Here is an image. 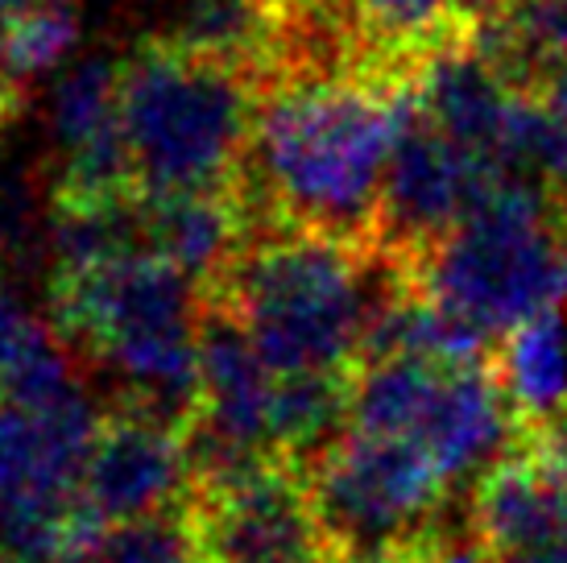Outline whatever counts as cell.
<instances>
[{
	"label": "cell",
	"instance_id": "obj_24",
	"mask_svg": "<svg viewBox=\"0 0 567 563\" xmlns=\"http://www.w3.org/2000/svg\"><path fill=\"white\" fill-rule=\"evenodd\" d=\"M328 563H406L402 551H336Z\"/></svg>",
	"mask_w": 567,
	"mask_h": 563
},
{
	"label": "cell",
	"instance_id": "obj_13",
	"mask_svg": "<svg viewBox=\"0 0 567 563\" xmlns=\"http://www.w3.org/2000/svg\"><path fill=\"white\" fill-rule=\"evenodd\" d=\"M410 88H414L419 112L443 137L493 166L497 141H502V129L518 92L481 59V50L468 38L431 50L414 71Z\"/></svg>",
	"mask_w": 567,
	"mask_h": 563
},
{
	"label": "cell",
	"instance_id": "obj_23",
	"mask_svg": "<svg viewBox=\"0 0 567 563\" xmlns=\"http://www.w3.org/2000/svg\"><path fill=\"white\" fill-rule=\"evenodd\" d=\"M50 4H63V0H0V21L13 25V21L38 13V9H50Z\"/></svg>",
	"mask_w": 567,
	"mask_h": 563
},
{
	"label": "cell",
	"instance_id": "obj_15",
	"mask_svg": "<svg viewBox=\"0 0 567 563\" xmlns=\"http://www.w3.org/2000/svg\"><path fill=\"white\" fill-rule=\"evenodd\" d=\"M352 4L369 50V66L378 75L414 79L431 50L464 38L452 21L447 0H352Z\"/></svg>",
	"mask_w": 567,
	"mask_h": 563
},
{
	"label": "cell",
	"instance_id": "obj_17",
	"mask_svg": "<svg viewBox=\"0 0 567 563\" xmlns=\"http://www.w3.org/2000/svg\"><path fill=\"white\" fill-rule=\"evenodd\" d=\"M80 38V0H63L38 13L21 17L9 25V42H4V75L17 88L25 79H38L63 63L71 47Z\"/></svg>",
	"mask_w": 567,
	"mask_h": 563
},
{
	"label": "cell",
	"instance_id": "obj_26",
	"mask_svg": "<svg viewBox=\"0 0 567 563\" xmlns=\"http://www.w3.org/2000/svg\"><path fill=\"white\" fill-rule=\"evenodd\" d=\"M564 212H567V195H564Z\"/></svg>",
	"mask_w": 567,
	"mask_h": 563
},
{
	"label": "cell",
	"instance_id": "obj_27",
	"mask_svg": "<svg viewBox=\"0 0 567 563\" xmlns=\"http://www.w3.org/2000/svg\"><path fill=\"white\" fill-rule=\"evenodd\" d=\"M0 563H4V560H0Z\"/></svg>",
	"mask_w": 567,
	"mask_h": 563
},
{
	"label": "cell",
	"instance_id": "obj_9",
	"mask_svg": "<svg viewBox=\"0 0 567 563\" xmlns=\"http://www.w3.org/2000/svg\"><path fill=\"white\" fill-rule=\"evenodd\" d=\"M497 187H502L497 171L443 137L419 112L414 88H410L406 121H402L394 157L385 171V191H381L373 253L390 257L406 278H414L426 257Z\"/></svg>",
	"mask_w": 567,
	"mask_h": 563
},
{
	"label": "cell",
	"instance_id": "obj_2",
	"mask_svg": "<svg viewBox=\"0 0 567 563\" xmlns=\"http://www.w3.org/2000/svg\"><path fill=\"white\" fill-rule=\"evenodd\" d=\"M402 278L373 249L261 228L204 298L237 319L274 373L357 377L373 315Z\"/></svg>",
	"mask_w": 567,
	"mask_h": 563
},
{
	"label": "cell",
	"instance_id": "obj_20",
	"mask_svg": "<svg viewBox=\"0 0 567 563\" xmlns=\"http://www.w3.org/2000/svg\"><path fill=\"white\" fill-rule=\"evenodd\" d=\"M47 324H38L17 298L0 295V390L9 386V377L21 360L30 357V348L47 336Z\"/></svg>",
	"mask_w": 567,
	"mask_h": 563
},
{
	"label": "cell",
	"instance_id": "obj_4",
	"mask_svg": "<svg viewBox=\"0 0 567 563\" xmlns=\"http://www.w3.org/2000/svg\"><path fill=\"white\" fill-rule=\"evenodd\" d=\"M261 88L245 71L150 38L125 59L121 109L145 195L237 187Z\"/></svg>",
	"mask_w": 567,
	"mask_h": 563
},
{
	"label": "cell",
	"instance_id": "obj_21",
	"mask_svg": "<svg viewBox=\"0 0 567 563\" xmlns=\"http://www.w3.org/2000/svg\"><path fill=\"white\" fill-rule=\"evenodd\" d=\"M447 9H452L456 30L468 38V33H476L481 25H488V21H502V17L514 9V0H447Z\"/></svg>",
	"mask_w": 567,
	"mask_h": 563
},
{
	"label": "cell",
	"instance_id": "obj_7",
	"mask_svg": "<svg viewBox=\"0 0 567 563\" xmlns=\"http://www.w3.org/2000/svg\"><path fill=\"white\" fill-rule=\"evenodd\" d=\"M311 477L319 522L336 551H398L440 522L452 485L406 439L344 431Z\"/></svg>",
	"mask_w": 567,
	"mask_h": 563
},
{
	"label": "cell",
	"instance_id": "obj_18",
	"mask_svg": "<svg viewBox=\"0 0 567 563\" xmlns=\"http://www.w3.org/2000/svg\"><path fill=\"white\" fill-rule=\"evenodd\" d=\"M59 563H195L183 514L95 534L92 543Z\"/></svg>",
	"mask_w": 567,
	"mask_h": 563
},
{
	"label": "cell",
	"instance_id": "obj_10",
	"mask_svg": "<svg viewBox=\"0 0 567 563\" xmlns=\"http://www.w3.org/2000/svg\"><path fill=\"white\" fill-rule=\"evenodd\" d=\"M190 498V460L183 431L142 410L104 414L83 469L80 501L95 531L183 514Z\"/></svg>",
	"mask_w": 567,
	"mask_h": 563
},
{
	"label": "cell",
	"instance_id": "obj_25",
	"mask_svg": "<svg viewBox=\"0 0 567 563\" xmlns=\"http://www.w3.org/2000/svg\"><path fill=\"white\" fill-rule=\"evenodd\" d=\"M4 42H9V25L0 21V79H9L4 75ZM9 83H13V79H9Z\"/></svg>",
	"mask_w": 567,
	"mask_h": 563
},
{
	"label": "cell",
	"instance_id": "obj_16",
	"mask_svg": "<svg viewBox=\"0 0 567 563\" xmlns=\"http://www.w3.org/2000/svg\"><path fill=\"white\" fill-rule=\"evenodd\" d=\"M497 178L502 187H522L551 195L564 204L567 195V116L538 100V95L518 92L509 121L497 141Z\"/></svg>",
	"mask_w": 567,
	"mask_h": 563
},
{
	"label": "cell",
	"instance_id": "obj_12",
	"mask_svg": "<svg viewBox=\"0 0 567 563\" xmlns=\"http://www.w3.org/2000/svg\"><path fill=\"white\" fill-rule=\"evenodd\" d=\"M145 253L178 269L204 295H212L249 245L252 219L237 187L183 191V195H145L142 191Z\"/></svg>",
	"mask_w": 567,
	"mask_h": 563
},
{
	"label": "cell",
	"instance_id": "obj_1",
	"mask_svg": "<svg viewBox=\"0 0 567 563\" xmlns=\"http://www.w3.org/2000/svg\"><path fill=\"white\" fill-rule=\"evenodd\" d=\"M410 83L364 71L266 88L237 178L252 233L286 228L373 249Z\"/></svg>",
	"mask_w": 567,
	"mask_h": 563
},
{
	"label": "cell",
	"instance_id": "obj_14",
	"mask_svg": "<svg viewBox=\"0 0 567 563\" xmlns=\"http://www.w3.org/2000/svg\"><path fill=\"white\" fill-rule=\"evenodd\" d=\"M497 373L526 422L567 414V315L555 307L509 331L497 348Z\"/></svg>",
	"mask_w": 567,
	"mask_h": 563
},
{
	"label": "cell",
	"instance_id": "obj_6",
	"mask_svg": "<svg viewBox=\"0 0 567 563\" xmlns=\"http://www.w3.org/2000/svg\"><path fill=\"white\" fill-rule=\"evenodd\" d=\"M526 427L497 360H369L352 377L348 431L423 448L452 493L481 485Z\"/></svg>",
	"mask_w": 567,
	"mask_h": 563
},
{
	"label": "cell",
	"instance_id": "obj_11",
	"mask_svg": "<svg viewBox=\"0 0 567 563\" xmlns=\"http://www.w3.org/2000/svg\"><path fill=\"white\" fill-rule=\"evenodd\" d=\"M125 59L92 54L54 79L47 129L54 150V204L112 199L137 191L121 109Z\"/></svg>",
	"mask_w": 567,
	"mask_h": 563
},
{
	"label": "cell",
	"instance_id": "obj_8",
	"mask_svg": "<svg viewBox=\"0 0 567 563\" xmlns=\"http://www.w3.org/2000/svg\"><path fill=\"white\" fill-rule=\"evenodd\" d=\"M195 563H328L311 477L290 460H261L190 489L183 505Z\"/></svg>",
	"mask_w": 567,
	"mask_h": 563
},
{
	"label": "cell",
	"instance_id": "obj_5",
	"mask_svg": "<svg viewBox=\"0 0 567 563\" xmlns=\"http://www.w3.org/2000/svg\"><path fill=\"white\" fill-rule=\"evenodd\" d=\"M410 282L485 345L502 348L509 331L567 298L564 204L497 187Z\"/></svg>",
	"mask_w": 567,
	"mask_h": 563
},
{
	"label": "cell",
	"instance_id": "obj_22",
	"mask_svg": "<svg viewBox=\"0 0 567 563\" xmlns=\"http://www.w3.org/2000/svg\"><path fill=\"white\" fill-rule=\"evenodd\" d=\"M538 100H547L559 116H567V66H559L555 75H547L543 83H538Z\"/></svg>",
	"mask_w": 567,
	"mask_h": 563
},
{
	"label": "cell",
	"instance_id": "obj_3",
	"mask_svg": "<svg viewBox=\"0 0 567 563\" xmlns=\"http://www.w3.org/2000/svg\"><path fill=\"white\" fill-rule=\"evenodd\" d=\"M207 298L158 257H125L83 278L50 282L54 331L104 365L125 410L187 431L199 410V340Z\"/></svg>",
	"mask_w": 567,
	"mask_h": 563
},
{
	"label": "cell",
	"instance_id": "obj_19",
	"mask_svg": "<svg viewBox=\"0 0 567 563\" xmlns=\"http://www.w3.org/2000/svg\"><path fill=\"white\" fill-rule=\"evenodd\" d=\"M398 551L406 563H497L485 539L473 531V522H443V518Z\"/></svg>",
	"mask_w": 567,
	"mask_h": 563
}]
</instances>
